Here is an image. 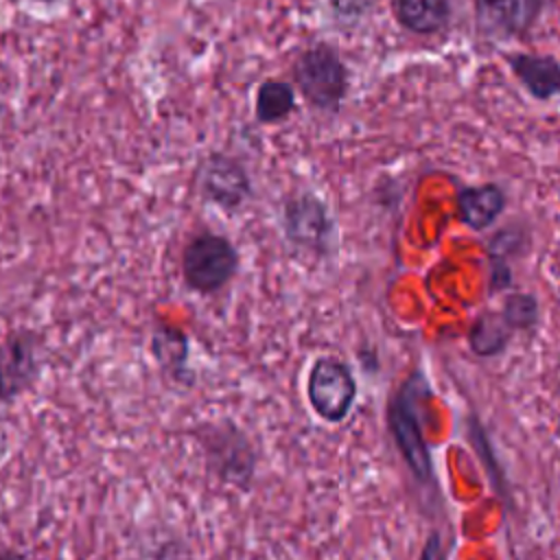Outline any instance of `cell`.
I'll list each match as a JSON object with an SVG mask.
<instances>
[{
	"label": "cell",
	"mask_w": 560,
	"mask_h": 560,
	"mask_svg": "<svg viewBox=\"0 0 560 560\" xmlns=\"http://www.w3.org/2000/svg\"><path fill=\"white\" fill-rule=\"evenodd\" d=\"M433 398L431 381L424 372V368L409 370L402 381L396 385L387 400L385 418H387V431L392 435V442L405 462L411 479L416 481L422 492L429 494L431 501L438 499V475H435V462L431 455V444L424 435V418L422 411L427 407V400Z\"/></svg>",
	"instance_id": "obj_1"
},
{
	"label": "cell",
	"mask_w": 560,
	"mask_h": 560,
	"mask_svg": "<svg viewBox=\"0 0 560 560\" xmlns=\"http://www.w3.org/2000/svg\"><path fill=\"white\" fill-rule=\"evenodd\" d=\"M206 470L228 488L249 492L258 472V448L252 438L230 418L203 420L192 429Z\"/></svg>",
	"instance_id": "obj_2"
},
{
	"label": "cell",
	"mask_w": 560,
	"mask_h": 560,
	"mask_svg": "<svg viewBox=\"0 0 560 560\" xmlns=\"http://www.w3.org/2000/svg\"><path fill=\"white\" fill-rule=\"evenodd\" d=\"M280 230L287 247L302 258H332L339 245V228L330 206L308 188L284 197L280 208Z\"/></svg>",
	"instance_id": "obj_3"
},
{
	"label": "cell",
	"mask_w": 560,
	"mask_h": 560,
	"mask_svg": "<svg viewBox=\"0 0 560 560\" xmlns=\"http://www.w3.org/2000/svg\"><path fill=\"white\" fill-rule=\"evenodd\" d=\"M293 88L317 112L337 114L348 96L350 72L339 50L328 42H315L304 48L293 66Z\"/></svg>",
	"instance_id": "obj_4"
},
{
	"label": "cell",
	"mask_w": 560,
	"mask_h": 560,
	"mask_svg": "<svg viewBox=\"0 0 560 560\" xmlns=\"http://www.w3.org/2000/svg\"><path fill=\"white\" fill-rule=\"evenodd\" d=\"M241 267V254L232 238L219 232H195L182 249L184 284L199 295H214L225 289Z\"/></svg>",
	"instance_id": "obj_5"
},
{
	"label": "cell",
	"mask_w": 560,
	"mask_h": 560,
	"mask_svg": "<svg viewBox=\"0 0 560 560\" xmlns=\"http://www.w3.org/2000/svg\"><path fill=\"white\" fill-rule=\"evenodd\" d=\"M359 396V383L348 361L335 354H319L306 374V400L313 413L326 424H341Z\"/></svg>",
	"instance_id": "obj_6"
},
{
	"label": "cell",
	"mask_w": 560,
	"mask_h": 560,
	"mask_svg": "<svg viewBox=\"0 0 560 560\" xmlns=\"http://www.w3.org/2000/svg\"><path fill=\"white\" fill-rule=\"evenodd\" d=\"M199 197L225 214L238 212L254 195L245 162L228 151H212L197 168Z\"/></svg>",
	"instance_id": "obj_7"
},
{
	"label": "cell",
	"mask_w": 560,
	"mask_h": 560,
	"mask_svg": "<svg viewBox=\"0 0 560 560\" xmlns=\"http://www.w3.org/2000/svg\"><path fill=\"white\" fill-rule=\"evenodd\" d=\"M39 376V337L26 328L9 332L0 343V402L18 400Z\"/></svg>",
	"instance_id": "obj_8"
},
{
	"label": "cell",
	"mask_w": 560,
	"mask_h": 560,
	"mask_svg": "<svg viewBox=\"0 0 560 560\" xmlns=\"http://www.w3.org/2000/svg\"><path fill=\"white\" fill-rule=\"evenodd\" d=\"M549 0H472L475 26L490 42L518 39L545 13Z\"/></svg>",
	"instance_id": "obj_9"
},
{
	"label": "cell",
	"mask_w": 560,
	"mask_h": 560,
	"mask_svg": "<svg viewBox=\"0 0 560 560\" xmlns=\"http://www.w3.org/2000/svg\"><path fill=\"white\" fill-rule=\"evenodd\" d=\"M532 245L529 228L523 223H508L497 228L488 243V295L494 298L499 293H505L514 284V260L525 256L527 247Z\"/></svg>",
	"instance_id": "obj_10"
},
{
	"label": "cell",
	"mask_w": 560,
	"mask_h": 560,
	"mask_svg": "<svg viewBox=\"0 0 560 560\" xmlns=\"http://www.w3.org/2000/svg\"><path fill=\"white\" fill-rule=\"evenodd\" d=\"M149 350L164 376L184 387L195 385V372L190 368V335L184 328L168 322H155L149 337Z\"/></svg>",
	"instance_id": "obj_11"
},
{
	"label": "cell",
	"mask_w": 560,
	"mask_h": 560,
	"mask_svg": "<svg viewBox=\"0 0 560 560\" xmlns=\"http://www.w3.org/2000/svg\"><path fill=\"white\" fill-rule=\"evenodd\" d=\"M457 217L472 232H488L508 208V192L497 182L459 186L455 192Z\"/></svg>",
	"instance_id": "obj_12"
},
{
	"label": "cell",
	"mask_w": 560,
	"mask_h": 560,
	"mask_svg": "<svg viewBox=\"0 0 560 560\" xmlns=\"http://www.w3.org/2000/svg\"><path fill=\"white\" fill-rule=\"evenodd\" d=\"M505 63L532 98L545 103L560 92V66L553 55L510 52Z\"/></svg>",
	"instance_id": "obj_13"
},
{
	"label": "cell",
	"mask_w": 560,
	"mask_h": 560,
	"mask_svg": "<svg viewBox=\"0 0 560 560\" xmlns=\"http://www.w3.org/2000/svg\"><path fill=\"white\" fill-rule=\"evenodd\" d=\"M516 335L518 332L510 326L503 313L499 308H490V311H481L472 319L466 332V343L475 357L494 359L508 350V346Z\"/></svg>",
	"instance_id": "obj_14"
},
{
	"label": "cell",
	"mask_w": 560,
	"mask_h": 560,
	"mask_svg": "<svg viewBox=\"0 0 560 560\" xmlns=\"http://www.w3.org/2000/svg\"><path fill=\"white\" fill-rule=\"evenodd\" d=\"M392 11L413 35H438L451 22V0H392Z\"/></svg>",
	"instance_id": "obj_15"
},
{
	"label": "cell",
	"mask_w": 560,
	"mask_h": 560,
	"mask_svg": "<svg viewBox=\"0 0 560 560\" xmlns=\"http://www.w3.org/2000/svg\"><path fill=\"white\" fill-rule=\"evenodd\" d=\"M298 107L293 83L282 79H267L258 85L254 98V116L260 125H278L287 120Z\"/></svg>",
	"instance_id": "obj_16"
},
{
	"label": "cell",
	"mask_w": 560,
	"mask_h": 560,
	"mask_svg": "<svg viewBox=\"0 0 560 560\" xmlns=\"http://www.w3.org/2000/svg\"><path fill=\"white\" fill-rule=\"evenodd\" d=\"M503 317L510 322V326L516 332H529L540 326V302L534 293H523L514 291L508 293L499 306Z\"/></svg>",
	"instance_id": "obj_17"
},
{
	"label": "cell",
	"mask_w": 560,
	"mask_h": 560,
	"mask_svg": "<svg viewBox=\"0 0 560 560\" xmlns=\"http://www.w3.org/2000/svg\"><path fill=\"white\" fill-rule=\"evenodd\" d=\"M468 440H470V444H475L477 451L481 453L479 457H481V462L486 464V470H488V477H490V483H492L494 492L505 499V477H503V472H501V468H499V464H497V457H494V453H492V446L488 444L486 431H483V427L477 422V418H468Z\"/></svg>",
	"instance_id": "obj_18"
},
{
	"label": "cell",
	"mask_w": 560,
	"mask_h": 560,
	"mask_svg": "<svg viewBox=\"0 0 560 560\" xmlns=\"http://www.w3.org/2000/svg\"><path fill=\"white\" fill-rule=\"evenodd\" d=\"M324 2L330 9V13L343 24H357L374 7V0H324Z\"/></svg>",
	"instance_id": "obj_19"
},
{
	"label": "cell",
	"mask_w": 560,
	"mask_h": 560,
	"mask_svg": "<svg viewBox=\"0 0 560 560\" xmlns=\"http://www.w3.org/2000/svg\"><path fill=\"white\" fill-rule=\"evenodd\" d=\"M442 534L438 532V529H433L431 534H429V538H427V542H424V547H422V551H420V558H438V556H444L446 551L442 549Z\"/></svg>",
	"instance_id": "obj_20"
},
{
	"label": "cell",
	"mask_w": 560,
	"mask_h": 560,
	"mask_svg": "<svg viewBox=\"0 0 560 560\" xmlns=\"http://www.w3.org/2000/svg\"><path fill=\"white\" fill-rule=\"evenodd\" d=\"M33 2H39V4H57L59 0H33Z\"/></svg>",
	"instance_id": "obj_21"
}]
</instances>
